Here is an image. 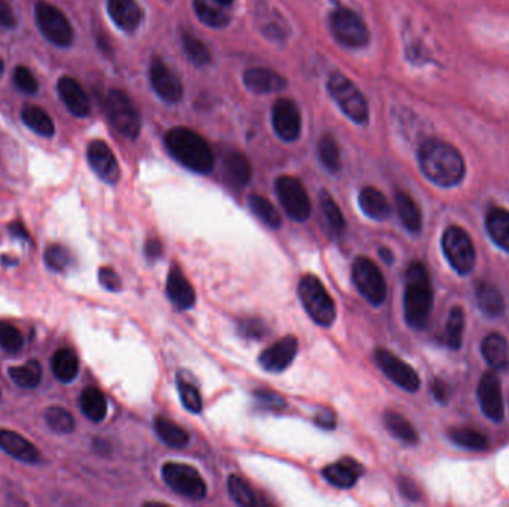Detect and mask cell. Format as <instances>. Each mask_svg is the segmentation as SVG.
I'll return each mask as SVG.
<instances>
[{"instance_id": "obj_19", "label": "cell", "mask_w": 509, "mask_h": 507, "mask_svg": "<svg viewBox=\"0 0 509 507\" xmlns=\"http://www.w3.org/2000/svg\"><path fill=\"white\" fill-rule=\"evenodd\" d=\"M243 82L253 95H274L285 90L287 86L286 79L282 75L266 68H248L244 72Z\"/></svg>"}, {"instance_id": "obj_7", "label": "cell", "mask_w": 509, "mask_h": 507, "mask_svg": "<svg viewBox=\"0 0 509 507\" xmlns=\"http://www.w3.org/2000/svg\"><path fill=\"white\" fill-rule=\"evenodd\" d=\"M442 252L453 267L454 271L462 276L471 273L476 267V248L467 231L459 226H450L442 235Z\"/></svg>"}, {"instance_id": "obj_16", "label": "cell", "mask_w": 509, "mask_h": 507, "mask_svg": "<svg viewBox=\"0 0 509 507\" xmlns=\"http://www.w3.org/2000/svg\"><path fill=\"white\" fill-rule=\"evenodd\" d=\"M86 158L95 175L109 185L118 184L121 177L120 164L111 148L102 140H93L86 149Z\"/></svg>"}, {"instance_id": "obj_39", "label": "cell", "mask_w": 509, "mask_h": 507, "mask_svg": "<svg viewBox=\"0 0 509 507\" xmlns=\"http://www.w3.org/2000/svg\"><path fill=\"white\" fill-rule=\"evenodd\" d=\"M249 207L252 213L257 216L262 223L270 226L273 230H277L282 226V218L278 214L277 209L271 204L270 201L261 195L249 196Z\"/></svg>"}, {"instance_id": "obj_51", "label": "cell", "mask_w": 509, "mask_h": 507, "mask_svg": "<svg viewBox=\"0 0 509 507\" xmlns=\"http://www.w3.org/2000/svg\"><path fill=\"white\" fill-rule=\"evenodd\" d=\"M99 280L103 287L111 290V292H118V290H121V287H123L120 276H118L114 269L109 268V267L100 268Z\"/></svg>"}, {"instance_id": "obj_29", "label": "cell", "mask_w": 509, "mask_h": 507, "mask_svg": "<svg viewBox=\"0 0 509 507\" xmlns=\"http://www.w3.org/2000/svg\"><path fill=\"white\" fill-rule=\"evenodd\" d=\"M486 228H487L488 235L492 237L493 241L509 252V212L505 209L490 210L486 218Z\"/></svg>"}, {"instance_id": "obj_54", "label": "cell", "mask_w": 509, "mask_h": 507, "mask_svg": "<svg viewBox=\"0 0 509 507\" xmlns=\"http://www.w3.org/2000/svg\"><path fill=\"white\" fill-rule=\"evenodd\" d=\"M317 426L325 429V430H332L337 426V417L335 413L330 410H322L317 412L316 418H314Z\"/></svg>"}, {"instance_id": "obj_2", "label": "cell", "mask_w": 509, "mask_h": 507, "mask_svg": "<svg viewBox=\"0 0 509 507\" xmlns=\"http://www.w3.org/2000/svg\"><path fill=\"white\" fill-rule=\"evenodd\" d=\"M168 154L185 168L207 175L214 166V155L209 143L198 132L186 127L168 130L164 137Z\"/></svg>"}, {"instance_id": "obj_10", "label": "cell", "mask_w": 509, "mask_h": 507, "mask_svg": "<svg viewBox=\"0 0 509 507\" xmlns=\"http://www.w3.org/2000/svg\"><path fill=\"white\" fill-rule=\"evenodd\" d=\"M106 113L116 131L127 137L136 139L141 132V121L139 111L129 95L120 90H111L106 97Z\"/></svg>"}, {"instance_id": "obj_22", "label": "cell", "mask_w": 509, "mask_h": 507, "mask_svg": "<svg viewBox=\"0 0 509 507\" xmlns=\"http://www.w3.org/2000/svg\"><path fill=\"white\" fill-rule=\"evenodd\" d=\"M0 448L4 449L6 454L23 461V463H29V465H36L41 463L42 456L38 451V448L31 444L26 438L18 435L13 430H5L0 429Z\"/></svg>"}, {"instance_id": "obj_1", "label": "cell", "mask_w": 509, "mask_h": 507, "mask_svg": "<svg viewBox=\"0 0 509 507\" xmlns=\"http://www.w3.org/2000/svg\"><path fill=\"white\" fill-rule=\"evenodd\" d=\"M420 170L432 184L451 188L467 175V164L456 146L437 137L424 140L419 148Z\"/></svg>"}, {"instance_id": "obj_37", "label": "cell", "mask_w": 509, "mask_h": 507, "mask_svg": "<svg viewBox=\"0 0 509 507\" xmlns=\"http://www.w3.org/2000/svg\"><path fill=\"white\" fill-rule=\"evenodd\" d=\"M385 424L387 427V430L395 438H398L399 440H403L405 444L414 445L419 442V435H417L414 427L411 426V422L408 421L407 418L403 417L401 413L394 412V411L386 412Z\"/></svg>"}, {"instance_id": "obj_17", "label": "cell", "mask_w": 509, "mask_h": 507, "mask_svg": "<svg viewBox=\"0 0 509 507\" xmlns=\"http://www.w3.org/2000/svg\"><path fill=\"white\" fill-rule=\"evenodd\" d=\"M478 399L481 410L492 421L504 420V397L501 380L495 372H486L478 384Z\"/></svg>"}, {"instance_id": "obj_25", "label": "cell", "mask_w": 509, "mask_h": 507, "mask_svg": "<svg viewBox=\"0 0 509 507\" xmlns=\"http://www.w3.org/2000/svg\"><path fill=\"white\" fill-rule=\"evenodd\" d=\"M359 205L369 219L383 222L386 219L390 218L392 209H390L389 201L386 198L383 192L373 186H367L362 189L359 194Z\"/></svg>"}, {"instance_id": "obj_46", "label": "cell", "mask_w": 509, "mask_h": 507, "mask_svg": "<svg viewBox=\"0 0 509 507\" xmlns=\"http://www.w3.org/2000/svg\"><path fill=\"white\" fill-rule=\"evenodd\" d=\"M24 346L20 330L8 321H0V347L8 353H18Z\"/></svg>"}, {"instance_id": "obj_57", "label": "cell", "mask_w": 509, "mask_h": 507, "mask_svg": "<svg viewBox=\"0 0 509 507\" xmlns=\"http://www.w3.org/2000/svg\"><path fill=\"white\" fill-rule=\"evenodd\" d=\"M432 393L438 402H445L449 397V385L441 380H435L432 383Z\"/></svg>"}, {"instance_id": "obj_31", "label": "cell", "mask_w": 509, "mask_h": 507, "mask_svg": "<svg viewBox=\"0 0 509 507\" xmlns=\"http://www.w3.org/2000/svg\"><path fill=\"white\" fill-rule=\"evenodd\" d=\"M51 367L57 380L65 384L72 383L79 372V360L73 349H60L52 358Z\"/></svg>"}, {"instance_id": "obj_43", "label": "cell", "mask_w": 509, "mask_h": 507, "mask_svg": "<svg viewBox=\"0 0 509 507\" xmlns=\"http://www.w3.org/2000/svg\"><path fill=\"white\" fill-rule=\"evenodd\" d=\"M45 420H47L48 427L59 435H68L75 430V418L72 413L61 406L48 408L45 411Z\"/></svg>"}, {"instance_id": "obj_8", "label": "cell", "mask_w": 509, "mask_h": 507, "mask_svg": "<svg viewBox=\"0 0 509 507\" xmlns=\"http://www.w3.org/2000/svg\"><path fill=\"white\" fill-rule=\"evenodd\" d=\"M351 278L355 283L356 289L374 307H378L387 298V285L380 268L377 267L374 260L367 256H359L353 262L351 268Z\"/></svg>"}, {"instance_id": "obj_12", "label": "cell", "mask_w": 509, "mask_h": 507, "mask_svg": "<svg viewBox=\"0 0 509 507\" xmlns=\"http://www.w3.org/2000/svg\"><path fill=\"white\" fill-rule=\"evenodd\" d=\"M161 476L176 494L191 500L205 499L207 493L205 479L193 466L184 463H166L161 469Z\"/></svg>"}, {"instance_id": "obj_18", "label": "cell", "mask_w": 509, "mask_h": 507, "mask_svg": "<svg viewBox=\"0 0 509 507\" xmlns=\"http://www.w3.org/2000/svg\"><path fill=\"white\" fill-rule=\"evenodd\" d=\"M296 353H298V340L292 335H287L262 351L259 356V365L262 369L277 374L289 367Z\"/></svg>"}, {"instance_id": "obj_44", "label": "cell", "mask_w": 509, "mask_h": 507, "mask_svg": "<svg viewBox=\"0 0 509 507\" xmlns=\"http://www.w3.org/2000/svg\"><path fill=\"white\" fill-rule=\"evenodd\" d=\"M182 45H184L185 54L195 66H207L212 60L207 47L193 34H182Z\"/></svg>"}, {"instance_id": "obj_3", "label": "cell", "mask_w": 509, "mask_h": 507, "mask_svg": "<svg viewBox=\"0 0 509 507\" xmlns=\"http://www.w3.org/2000/svg\"><path fill=\"white\" fill-rule=\"evenodd\" d=\"M433 305V289L428 269L422 262H413L405 274L404 314L411 328H426Z\"/></svg>"}, {"instance_id": "obj_11", "label": "cell", "mask_w": 509, "mask_h": 507, "mask_svg": "<svg viewBox=\"0 0 509 507\" xmlns=\"http://www.w3.org/2000/svg\"><path fill=\"white\" fill-rule=\"evenodd\" d=\"M276 194L289 218L304 222L312 214V201L304 185L294 176H280L276 180Z\"/></svg>"}, {"instance_id": "obj_26", "label": "cell", "mask_w": 509, "mask_h": 507, "mask_svg": "<svg viewBox=\"0 0 509 507\" xmlns=\"http://www.w3.org/2000/svg\"><path fill=\"white\" fill-rule=\"evenodd\" d=\"M395 203L403 225L413 234H419L423 225V219L419 205L413 200V196L408 195L407 192L398 191L395 194Z\"/></svg>"}, {"instance_id": "obj_21", "label": "cell", "mask_w": 509, "mask_h": 507, "mask_svg": "<svg viewBox=\"0 0 509 507\" xmlns=\"http://www.w3.org/2000/svg\"><path fill=\"white\" fill-rule=\"evenodd\" d=\"M107 13L125 33H133L143 22V11L136 0H107Z\"/></svg>"}, {"instance_id": "obj_48", "label": "cell", "mask_w": 509, "mask_h": 507, "mask_svg": "<svg viewBox=\"0 0 509 507\" xmlns=\"http://www.w3.org/2000/svg\"><path fill=\"white\" fill-rule=\"evenodd\" d=\"M43 259H45V265L48 268L56 271V273H61L68 268L70 255H68V249L59 246V244H52L45 250Z\"/></svg>"}, {"instance_id": "obj_41", "label": "cell", "mask_w": 509, "mask_h": 507, "mask_svg": "<svg viewBox=\"0 0 509 507\" xmlns=\"http://www.w3.org/2000/svg\"><path fill=\"white\" fill-rule=\"evenodd\" d=\"M317 154L322 164L332 173H337L341 167V157H340L339 143L331 134L321 137L317 145Z\"/></svg>"}, {"instance_id": "obj_5", "label": "cell", "mask_w": 509, "mask_h": 507, "mask_svg": "<svg viewBox=\"0 0 509 507\" xmlns=\"http://www.w3.org/2000/svg\"><path fill=\"white\" fill-rule=\"evenodd\" d=\"M328 93L339 104L342 113L355 124L364 125L369 120V106L362 91L342 73L335 72L328 77Z\"/></svg>"}, {"instance_id": "obj_27", "label": "cell", "mask_w": 509, "mask_h": 507, "mask_svg": "<svg viewBox=\"0 0 509 507\" xmlns=\"http://www.w3.org/2000/svg\"><path fill=\"white\" fill-rule=\"evenodd\" d=\"M194 11L198 20L212 29H225L232 18L214 0H194Z\"/></svg>"}, {"instance_id": "obj_35", "label": "cell", "mask_w": 509, "mask_h": 507, "mask_svg": "<svg viewBox=\"0 0 509 507\" xmlns=\"http://www.w3.org/2000/svg\"><path fill=\"white\" fill-rule=\"evenodd\" d=\"M155 431L164 444L171 448H185L189 444L188 431L168 418H155Z\"/></svg>"}, {"instance_id": "obj_4", "label": "cell", "mask_w": 509, "mask_h": 507, "mask_svg": "<svg viewBox=\"0 0 509 507\" xmlns=\"http://www.w3.org/2000/svg\"><path fill=\"white\" fill-rule=\"evenodd\" d=\"M298 294L303 307L314 323L322 328H330L334 323L337 317L334 299L331 298L325 285L316 276L305 274L304 277H301Z\"/></svg>"}, {"instance_id": "obj_36", "label": "cell", "mask_w": 509, "mask_h": 507, "mask_svg": "<svg viewBox=\"0 0 509 507\" xmlns=\"http://www.w3.org/2000/svg\"><path fill=\"white\" fill-rule=\"evenodd\" d=\"M9 378L18 387L32 390V388L38 387L41 380H42V367H41V363L38 360H29L23 367H11L9 369Z\"/></svg>"}, {"instance_id": "obj_38", "label": "cell", "mask_w": 509, "mask_h": 507, "mask_svg": "<svg viewBox=\"0 0 509 507\" xmlns=\"http://www.w3.org/2000/svg\"><path fill=\"white\" fill-rule=\"evenodd\" d=\"M463 329H465V312L462 308L454 307L450 312L449 320L442 333V342L450 349H459L462 347Z\"/></svg>"}, {"instance_id": "obj_47", "label": "cell", "mask_w": 509, "mask_h": 507, "mask_svg": "<svg viewBox=\"0 0 509 507\" xmlns=\"http://www.w3.org/2000/svg\"><path fill=\"white\" fill-rule=\"evenodd\" d=\"M177 390H179L180 401L182 405L189 411V412L198 413L202 411L203 402L198 388L188 381L179 380L177 383Z\"/></svg>"}, {"instance_id": "obj_13", "label": "cell", "mask_w": 509, "mask_h": 507, "mask_svg": "<svg viewBox=\"0 0 509 507\" xmlns=\"http://www.w3.org/2000/svg\"><path fill=\"white\" fill-rule=\"evenodd\" d=\"M374 358H376L377 367H380L383 374L403 390L410 393L419 390L420 378L417 372L408 363L396 358L394 353H390L389 349H377Z\"/></svg>"}, {"instance_id": "obj_61", "label": "cell", "mask_w": 509, "mask_h": 507, "mask_svg": "<svg viewBox=\"0 0 509 507\" xmlns=\"http://www.w3.org/2000/svg\"><path fill=\"white\" fill-rule=\"evenodd\" d=\"M4 70H5L4 60L0 59V77H2V75H4Z\"/></svg>"}, {"instance_id": "obj_20", "label": "cell", "mask_w": 509, "mask_h": 507, "mask_svg": "<svg viewBox=\"0 0 509 507\" xmlns=\"http://www.w3.org/2000/svg\"><path fill=\"white\" fill-rule=\"evenodd\" d=\"M57 90L68 112L77 118L90 115V98L82 88L81 84L70 77H61L57 82Z\"/></svg>"}, {"instance_id": "obj_28", "label": "cell", "mask_w": 509, "mask_h": 507, "mask_svg": "<svg viewBox=\"0 0 509 507\" xmlns=\"http://www.w3.org/2000/svg\"><path fill=\"white\" fill-rule=\"evenodd\" d=\"M508 342L505 337H502L501 333H490L484 338L483 346H481V353L484 358L487 360L490 367L495 369H504L509 362Z\"/></svg>"}, {"instance_id": "obj_34", "label": "cell", "mask_w": 509, "mask_h": 507, "mask_svg": "<svg viewBox=\"0 0 509 507\" xmlns=\"http://www.w3.org/2000/svg\"><path fill=\"white\" fill-rule=\"evenodd\" d=\"M22 120L27 127L31 128L32 131L36 132L39 136L52 137L56 132L51 116L41 107L26 104L23 107Z\"/></svg>"}, {"instance_id": "obj_50", "label": "cell", "mask_w": 509, "mask_h": 507, "mask_svg": "<svg viewBox=\"0 0 509 507\" xmlns=\"http://www.w3.org/2000/svg\"><path fill=\"white\" fill-rule=\"evenodd\" d=\"M239 332L248 340H262L268 333L266 323L259 319L240 320Z\"/></svg>"}, {"instance_id": "obj_60", "label": "cell", "mask_w": 509, "mask_h": 507, "mask_svg": "<svg viewBox=\"0 0 509 507\" xmlns=\"http://www.w3.org/2000/svg\"><path fill=\"white\" fill-rule=\"evenodd\" d=\"M216 4L221 5L223 8H227V6H232L234 4V0H214Z\"/></svg>"}, {"instance_id": "obj_49", "label": "cell", "mask_w": 509, "mask_h": 507, "mask_svg": "<svg viewBox=\"0 0 509 507\" xmlns=\"http://www.w3.org/2000/svg\"><path fill=\"white\" fill-rule=\"evenodd\" d=\"M14 84L17 86L18 90L26 95H34L39 90L38 79L26 66H18L14 70Z\"/></svg>"}, {"instance_id": "obj_9", "label": "cell", "mask_w": 509, "mask_h": 507, "mask_svg": "<svg viewBox=\"0 0 509 507\" xmlns=\"http://www.w3.org/2000/svg\"><path fill=\"white\" fill-rule=\"evenodd\" d=\"M36 22L45 39L60 48L70 47L73 43V27L65 14L54 5L39 0L34 6Z\"/></svg>"}, {"instance_id": "obj_45", "label": "cell", "mask_w": 509, "mask_h": 507, "mask_svg": "<svg viewBox=\"0 0 509 507\" xmlns=\"http://www.w3.org/2000/svg\"><path fill=\"white\" fill-rule=\"evenodd\" d=\"M228 491H230L232 499L240 506L252 507L257 504V497L250 490V486L236 475L228 477Z\"/></svg>"}, {"instance_id": "obj_6", "label": "cell", "mask_w": 509, "mask_h": 507, "mask_svg": "<svg viewBox=\"0 0 509 507\" xmlns=\"http://www.w3.org/2000/svg\"><path fill=\"white\" fill-rule=\"evenodd\" d=\"M331 33L342 47L359 50L368 45L369 31L360 15L346 8L339 6L330 17Z\"/></svg>"}, {"instance_id": "obj_55", "label": "cell", "mask_w": 509, "mask_h": 507, "mask_svg": "<svg viewBox=\"0 0 509 507\" xmlns=\"http://www.w3.org/2000/svg\"><path fill=\"white\" fill-rule=\"evenodd\" d=\"M399 488L403 491V494L410 500H419L420 499V493L417 490V486H415L414 482L410 481L408 477H401V481H399Z\"/></svg>"}, {"instance_id": "obj_58", "label": "cell", "mask_w": 509, "mask_h": 507, "mask_svg": "<svg viewBox=\"0 0 509 507\" xmlns=\"http://www.w3.org/2000/svg\"><path fill=\"white\" fill-rule=\"evenodd\" d=\"M9 231H11V234H13L14 237H17V239L20 240H24V241H29V232H27L26 228H24L22 223H11V226H9Z\"/></svg>"}, {"instance_id": "obj_62", "label": "cell", "mask_w": 509, "mask_h": 507, "mask_svg": "<svg viewBox=\"0 0 509 507\" xmlns=\"http://www.w3.org/2000/svg\"><path fill=\"white\" fill-rule=\"evenodd\" d=\"M0 396H2V393H0Z\"/></svg>"}, {"instance_id": "obj_53", "label": "cell", "mask_w": 509, "mask_h": 507, "mask_svg": "<svg viewBox=\"0 0 509 507\" xmlns=\"http://www.w3.org/2000/svg\"><path fill=\"white\" fill-rule=\"evenodd\" d=\"M17 26V17L14 14L8 0H0V27L11 31Z\"/></svg>"}, {"instance_id": "obj_56", "label": "cell", "mask_w": 509, "mask_h": 507, "mask_svg": "<svg viewBox=\"0 0 509 507\" xmlns=\"http://www.w3.org/2000/svg\"><path fill=\"white\" fill-rule=\"evenodd\" d=\"M146 258L150 259H159L163 255V244L159 240H150L145 248Z\"/></svg>"}, {"instance_id": "obj_33", "label": "cell", "mask_w": 509, "mask_h": 507, "mask_svg": "<svg viewBox=\"0 0 509 507\" xmlns=\"http://www.w3.org/2000/svg\"><path fill=\"white\" fill-rule=\"evenodd\" d=\"M223 168H225V175L228 179L232 180V184L237 186H244L249 184V180L252 179V166L246 158V155L237 150H232L227 155L225 162H223Z\"/></svg>"}, {"instance_id": "obj_59", "label": "cell", "mask_w": 509, "mask_h": 507, "mask_svg": "<svg viewBox=\"0 0 509 507\" xmlns=\"http://www.w3.org/2000/svg\"><path fill=\"white\" fill-rule=\"evenodd\" d=\"M381 259L385 260L386 264H392L394 262V253L387 248L380 249Z\"/></svg>"}, {"instance_id": "obj_14", "label": "cell", "mask_w": 509, "mask_h": 507, "mask_svg": "<svg viewBox=\"0 0 509 507\" xmlns=\"http://www.w3.org/2000/svg\"><path fill=\"white\" fill-rule=\"evenodd\" d=\"M273 128L278 139L286 143L296 141L301 136V112L296 103L291 98H278L274 103L273 113H271Z\"/></svg>"}, {"instance_id": "obj_32", "label": "cell", "mask_w": 509, "mask_h": 507, "mask_svg": "<svg viewBox=\"0 0 509 507\" xmlns=\"http://www.w3.org/2000/svg\"><path fill=\"white\" fill-rule=\"evenodd\" d=\"M81 410L90 421L102 422L107 415L106 397L97 387H86L81 394Z\"/></svg>"}, {"instance_id": "obj_15", "label": "cell", "mask_w": 509, "mask_h": 507, "mask_svg": "<svg viewBox=\"0 0 509 507\" xmlns=\"http://www.w3.org/2000/svg\"><path fill=\"white\" fill-rule=\"evenodd\" d=\"M150 81L155 95L166 103H177L184 97V86L179 77L159 59L150 63Z\"/></svg>"}, {"instance_id": "obj_30", "label": "cell", "mask_w": 509, "mask_h": 507, "mask_svg": "<svg viewBox=\"0 0 509 507\" xmlns=\"http://www.w3.org/2000/svg\"><path fill=\"white\" fill-rule=\"evenodd\" d=\"M477 303L479 310L488 317L501 316L505 310L504 296L490 283L481 282L477 285Z\"/></svg>"}, {"instance_id": "obj_42", "label": "cell", "mask_w": 509, "mask_h": 507, "mask_svg": "<svg viewBox=\"0 0 509 507\" xmlns=\"http://www.w3.org/2000/svg\"><path fill=\"white\" fill-rule=\"evenodd\" d=\"M450 439L459 447L467 448V449H474V451H483L488 445V440L483 433L468 429V427H458L450 430Z\"/></svg>"}, {"instance_id": "obj_23", "label": "cell", "mask_w": 509, "mask_h": 507, "mask_svg": "<svg viewBox=\"0 0 509 507\" xmlns=\"http://www.w3.org/2000/svg\"><path fill=\"white\" fill-rule=\"evenodd\" d=\"M362 475H364V467L353 458H342L323 469V477L326 481L341 490L351 488Z\"/></svg>"}, {"instance_id": "obj_24", "label": "cell", "mask_w": 509, "mask_h": 507, "mask_svg": "<svg viewBox=\"0 0 509 507\" xmlns=\"http://www.w3.org/2000/svg\"><path fill=\"white\" fill-rule=\"evenodd\" d=\"M168 299L179 310H189L195 303V290L179 268H171L166 285Z\"/></svg>"}, {"instance_id": "obj_40", "label": "cell", "mask_w": 509, "mask_h": 507, "mask_svg": "<svg viewBox=\"0 0 509 507\" xmlns=\"http://www.w3.org/2000/svg\"><path fill=\"white\" fill-rule=\"evenodd\" d=\"M319 203H321L322 214L330 226V230L335 235H341L342 231L346 228V221H344L339 204L335 203L330 192L322 191L321 195H319Z\"/></svg>"}, {"instance_id": "obj_52", "label": "cell", "mask_w": 509, "mask_h": 507, "mask_svg": "<svg viewBox=\"0 0 509 507\" xmlns=\"http://www.w3.org/2000/svg\"><path fill=\"white\" fill-rule=\"evenodd\" d=\"M255 396H257L258 402L268 408V410H282L283 406H285V401H283L282 397L276 394V393L268 392V390H258L255 393Z\"/></svg>"}]
</instances>
